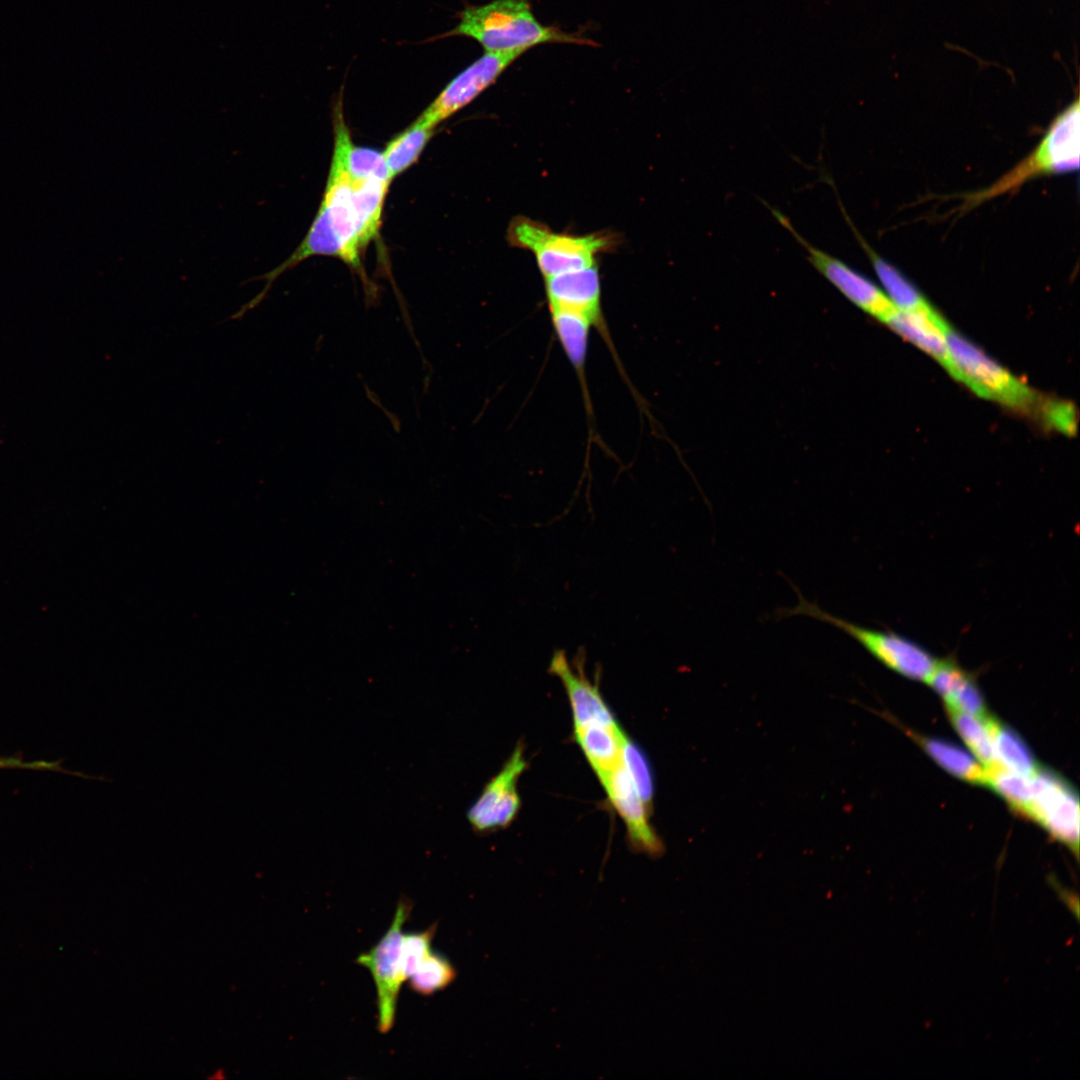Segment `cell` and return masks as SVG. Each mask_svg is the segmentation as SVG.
Masks as SVG:
<instances>
[{"label": "cell", "instance_id": "obj_25", "mask_svg": "<svg viewBox=\"0 0 1080 1080\" xmlns=\"http://www.w3.org/2000/svg\"><path fill=\"white\" fill-rule=\"evenodd\" d=\"M987 772L985 786L998 793L1017 812L1025 815L1033 796L1032 776L1018 774L1000 766Z\"/></svg>", "mask_w": 1080, "mask_h": 1080}, {"label": "cell", "instance_id": "obj_21", "mask_svg": "<svg viewBox=\"0 0 1080 1080\" xmlns=\"http://www.w3.org/2000/svg\"><path fill=\"white\" fill-rule=\"evenodd\" d=\"M991 733L998 766L1026 776L1039 770L1031 751L1015 731L991 718Z\"/></svg>", "mask_w": 1080, "mask_h": 1080}, {"label": "cell", "instance_id": "obj_24", "mask_svg": "<svg viewBox=\"0 0 1080 1080\" xmlns=\"http://www.w3.org/2000/svg\"><path fill=\"white\" fill-rule=\"evenodd\" d=\"M457 977L451 961L439 952L431 953L417 966L407 979L409 987L422 996H431L446 989Z\"/></svg>", "mask_w": 1080, "mask_h": 1080}, {"label": "cell", "instance_id": "obj_26", "mask_svg": "<svg viewBox=\"0 0 1080 1080\" xmlns=\"http://www.w3.org/2000/svg\"><path fill=\"white\" fill-rule=\"evenodd\" d=\"M619 740L621 763L638 795L650 809L653 796V781L647 759L623 730L620 733Z\"/></svg>", "mask_w": 1080, "mask_h": 1080}, {"label": "cell", "instance_id": "obj_22", "mask_svg": "<svg viewBox=\"0 0 1080 1080\" xmlns=\"http://www.w3.org/2000/svg\"><path fill=\"white\" fill-rule=\"evenodd\" d=\"M948 712L954 729L981 765L987 770L998 767L991 733L992 717H979L956 710Z\"/></svg>", "mask_w": 1080, "mask_h": 1080}, {"label": "cell", "instance_id": "obj_3", "mask_svg": "<svg viewBox=\"0 0 1080 1080\" xmlns=\"http://www.w3.org/2000/svg\"><path fill=\"white\" fill-rule=\"evenodd\" d=\"M1080 104L1076 97L1051 122L1033 151L993 184L965 194L960 210H969L1047 175L1072 172L1079 167Z\"/></svg>", "mask_w": 1080, "mask_h": 1080}, {"label": "cell", "instance_id": "obj_16", "mask_svg": "<svg viewBox=\"0 0 1080 1080\" xmlns=\"http://www.w3.org/2000/svg\"><path fill=\"white\" fill-rule=\"evenodd\" d=\"M885 324L931 355L948 372L950 371V356L945 337L947 322L936 310L919 312L896 308Z\"/></svg>", "mask_w": 1080, "mask_h": 1080}, {"label": "cell", "instance_id": "obj_23", "mask_svg": "<svg viewBox=\"0 0 1080 1080\" xmlns=\"http://www.w3.org/2000/svg\"><path fill=\"white\" fill-rule=\"evenodd\" d=\"M433 132L434 129L415 120L387 144L382 154L391 179L417 161Z\"/></svg>", "mask_w": 1080, "mask_h": 1080}, {"label": "cell", "instance_id": "obj_5", "mask_svg": "<svg viewBox=\"0 0 1080 1080\" xmlns=\"http://www.w3.org/2000/svg\"><path fill=\"white\" fill-rule=\"evenodd\" d=\"M508 240L515 247L531 251L544 278L595 265V256L610 239L599 233L571 235L557 233L544 224L516 217L508 228Z\"/></svg>", "mask_w": 1080, "mask_h": 1080}, {"label": "cell", "instance_id": "obj_30", "mask_svg": "<svg viewBox=\"0 0 1080 1080\" xmlns=\"http://www.w3.org/2000/svg\"><path fill=\"white\" fill-rule=\"evenodd\" d=\"M32 768V769H50L55 767L54 763L47 762H23L16 758H0V768Z\"/></svg>", "mask_w": 1080, "mask_h": 1080}, {"label": "cell", "instance_id": "obj_6", "mask_svg": "<svg viewBox=\"0 0 1080 1080\" xmlns=\"http://www.w3.org/2000/svg\"><path fill=\"white\" fill-rule=\"evenodd\" d=\"M945 337L950 356L949 373L977 395L1011 408L1031 411L1037 395L1024 382L955 332L947 323Z\"/></svg>", "mask_w": 1080, "mask_h": 1080}, {"label": "cell", "instance_id": "obj_29", "mask_svg": "<svg viewBox=\"0 0 1080 1080\" xmlns=\"http://www.w3.org/2000/svg\"><path fill=\"white\" fill-rule=\"evenodd\" d=\"M1051 886L1057 893L1059 899L1067 906V908L1075 915V918L1079 919V900L1076 893L1062 887L1056 879L1051 881Z\"/></svg>", "mask_w": 1080, "mask_h": 1080}, {"label": "cell", "instance_id": "obj_19", "mask_svg": "<svg viewBox=\"0 0 1080 1080\" xmlns=\"http://www.w3.org/2000/svg\"><path fill=\"white\" fill-rule=\"evenodd\" d=\"M549 310L560 344L578 376L583 379L589 332L593 323L588 317L574 311Z\"/></svg>", "mask_w": 1080, "mask_h": 1080}, {"label": "cell", "instance_id": "obj_10", "mask_svg": "<svg viewBox=\"0 0 1080 1080\" xmlns=\"http://www.w3.org/2000/svg\"><path fill=\"white\" fill-rule=\"evenodd\" d=\"M524 52H485L456 75L416 119L435 129L496 82L499 76Z\"/></svg>", "mask_w": 1080, "mask_h": 1080}, {"label": "cell", "instance_id": "obj_20", "mask_svg": "<svg viewBox=\"0 0 1080 1080\" xmlns=\"http://www.w3.org/2000/svg\"><path fill=\"white\" fill-rule=\"evenodd\" d=\"M928 755L947 772L971 784L986 785L987 769L958 746L935 738H921Z\"/></svg>", "mask_w": 1080, "mask_h": 1080}, {"label": "cell", "instance_id": "obj_1", "mask_svg": "<svg viewBox=\"0 0 1080 1080\" xmlns=\"http://www.w3.org/2000/svg\"><path fill=\"white\" fill-rule=\"evenodd\" d=\"M391 181L383 163L333 152L325 193L307 234L285 261L246 281L265 282L248 308L258 307L280 275L311 256L336 257L359 270L361 251L378 234Z\"/></svg>", "mask_w": 1080, "mask_h": 1080}, {"label": "cell", "instance_id": "obj_27", "mask_svg": "<svg viewBox=\"0 0 1080 1080\" xmlns=\"http://www.w3.org/2000/svg\"><path fill=\"white\" fill-rule=\"evenodd\" d=\"M437 931V923L420 932L403 933L401 945L402 970L405 981L413 974L417 966L432 951V941Z\"/></svg>", "mask_w": 1080, "mask_h": 1080}, {"label": "cell", "instance_id": "obj_2", "mask_svg": "<svg viewBox=\"0 0 1080 1080\" xmlns=\"http://www.w3.org/2000/svg\"><path fill=\"white\" fill-rule=\"evenodd\" d=\"M459 22L437 38L464 36L478 42L485 52L523 51L546 43L593 44L591 40L566 33L539 22L527 0H493L466 6Z\"/></svg>", "mask_w": 1080, "mask_h": 1080}, {"label": "cell", "instance_id": "obj_4", "mask_svg": "<svg viewBox=\"0 0 1080 1080\" xmlns=\"http://www.w3.org/2000/svg\"><path fill=\"white\" fill-rule=\"evenodd\" d=\"M796 589V588H795ZM798 603L782 608L780 616L802 615L827 623L856 640L881 664L912 680L927 682L937 659L917 642L893 631L863 627L823 610L817 603L806 600L798 589Z\"/></svg>", "mask_w": 1080, "mask_h": 1080}, {"label": "cell", "instance_id": "obj_9", "mask_svg": "<svg viewBox=\"0 0 1080 1080\" xmlns=\"http://www.w3.org/2000/svg\"><path fill=\"white\" fill-rule=\"evenodd\" d=\"M1033 796L1025 816L1038 822L1075 857L1079 852V802L1072 787L1056 774L1039 770L1032 775Z\"/></svg>", "mask_w": 1080, "mask_h": 1080}, {"label": "cell", "instance_id": "obj_17", "mask_svg": "<svg viewBox=\"0 0 1080 1080\" xmlns=\"http://www.w3.org/2000/svg\"><path fill=\"white\" fill-rule=\"evenodd\" d=\"M840 209L853 231L856 240L864 250L866 256L886 290V294L893 304L900 310L933 312L935 308L919 292V290L892 264L883 259L860 235L853 225L844 207L840 203Z\"/></svg>", "mask_w": 1080, "mask_h": 1080}, {"label": "cell", "instance_id": "obj_12", "mask_svg": "<svg viewBox=\"0 0 1080 1080\" xmlns=\"http://www.w3.org/2000/svg\"><path fill=\"white\" fill-rule=\"evenodd\" d=\"M572 663L563 649L554 651L548 671L557 677L568 697L574 727L597 723L611 729L620 727L603 699L597 684L585 673V649L580 648Z\"/></svg>", "mask_w": 1080, "mask_h": 1080}, {"label": "cell", "instance_id": "obj_11", "mask_svg": "<svg viewBox=\"0 0 1080 1080\" xmlns=\"http://www.w3.org/2000/svg\"><path fill=\"white\" fill-rule=\"evenodd\" d=\"M526 769L523 746L517 745L468 811V820L475 831L503 829L513 822L521 805L517 782Z\"/></svg>", "mask_w": 1080, "mask_h": 1080}, {"label": "cell", "instance_id": "obj_18", "mask_svg": "<svg viewBox=\"0 0 1080 1080\" xmlns=\"http://www.w3.org/2000/svg\"><path fill=\"white\" fill-rule=\"evenodd\" d=\"M621 732V727L611 729L597 723L574 727L575 740L598 779L620 762Z\"/></svg>", "mask_w": 1080, "mask_h": 1080}, {"label": "cell", "instance_id": "obj_8", "mask_svg": "<svg viewBox=\"0 0 1080 1080\" xmlns=\"http://www.w3.org/2000/svg\"><path fill=\"white\" fill-rule=\"evenodd\" d=\"M771 212L802 245L815 270L851 303L883 323L896 310L888 295L874 282L842 260L809 243L778 210L771 209Z\"/></svg>", "mask_w": 1080, "mask_h": 1080}, {"label": "cell", "instance_id": "obj_14", "mask_svg": "<svg viewBox=\"0 0 1080 1080\" xmlns=\"http://www.w3.org/2000/svg\"><path fill=\"white\" fill-rule=\"evenodd\" d=\"M544 279L549 309L574 311L588 317L593 325H601V288L595 265Z\"/></svg>", "mask_w": 1080, "mask_h": 1080}, {"label": "cell", "instance_id": "obj_15", "mask_svg": "<svg viewBox=\"0 0 1080 1080\" xmlns=\"http://www.w3.org/2000/svg\"><path fill=\"white\" fill-rule=\"evenodd\" d=\"M943 699L947 710L986 717L988 712L975 677L951 656L937 659L926 682Z\"/></svg>", "mask_w": 1080, "mask_h": 1080}, {"label": "cell", "instance_id": "obj_7", "mask_svg": "<svg viewBox=\"0 0 1080 1080\" xmlns=\"http://www.w3.org/2000/svg\"><path fill=\"white\" fill-rule=\"evenodd\" d=\"M413 909V902L402 896L394 913L393 920L386 933L367 952L360 954L355 962L366 968L376 988L377 1029L388 1033L394 1026L397 1002L403 982H405L401 945L403 926Z\"/></svg>", "mask_w": 1080, "mask_h": 1080}, {"label": "cell", "instance_id": "obj_28", "mask_svg": "<svg viewBox=\"0 0 1080 1080\" xmlns=\"http://www.w3.org/2000/svg\"><path fill=\"white\" fill-rule=\"evenodd\" d=\"M1041 414L1044 422L1067 435L1076 432V410L1070 402L1062 400H1048L1041 406Z\"/></svg>", "mask_w": 1080, "mask_h": 1080}, {"label": "cell", "instance_id": "obj_13", "mask_svg": "<svg viewBox=\"0 0 1080 1080\" xmlns=\"http://www.w3.org/2000/svg\"><path fill=\"white\" fill-rule=\"evenodd\" d=\"M599 782L625 824L630 848L650 857L661 856L664 847L650 825L649 808L638 795L621 759Z\"/></svg>", "mask_w": 1080, "mask_h": 1080}]
</instances>
